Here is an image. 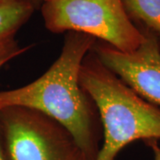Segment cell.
Here are the masks:
<instances>
[{
    "label": "cell",
    "mask_w": 160,
    "mask_h": 160,
    "mask_svg": "<svg viewBox=\"0 0 160 160\" xmlns=\"http://www.w3.org/2000/svg\"><path fill=\"white\" fill-rule=\"evenodd\" d=\"M96 38L66 32L58 59L29 85L0 92V109L21 106L51 117L69 130L89 160H95L103 135L97 108L80 86L81 65Z\"/></svg>",
    "instance_id": "cell-1"
},
{
    "label": "cell",
    "mask_w": 160,
    "mask_h": 160,
    "mask_svg": "<svg viewBox=\"0 0 160 160\" xmlns=\"http://www.w3.org/2000/svg\"><path fill=\"white\" fill-rule=\"evenodd\" d=\"M81 87L97 108L103 143L95 160H116L137 140L160 139V109L139 96L90 51L81 65Z\"/></svg>",
    "instance_id": "cell-2"
},
{
    "label": "cell",
    "mask_w": 160,
    "mask_h": 160,
    "mask_svg": "<svg viewBox=\"0 0 160 160\" xmlns=\"http://www.w3.org/2000/svg\"><path fill=\"white\" fill-rule=\"evenodd\" d=\"M40 10L52 33H84L125 52L136 50L144 38L123 0H43Z\"/></svg>",
    "instance_id": "cell-3"
},
{
    "label": "cell",
    "mask_w": 160,
    "mask_h": 160,
    "mask_svg": "<svg viewBox=\"0 0 160 160\" xmlns=\"http://www.w3.org/2000/svg\"><path fill=\"white\" fill-rule=\"evenodd\" d=\"M0 136L6 160H89L66 127L36 109H0Z\"/></svg>",
    "instance_id": "cell-4"
},
{
    "label": "cell",
    "mask_w": 160,
    "mask_h": 160,
    "mask_svg": "<svg viewBox=\"0 0 160 160\" xmlns=\"http://www.w3.org/2000/svg\"><path fill=\"white\" fill-rule=\"evenodd\" d=\"M141 30L144 38L134 51L121 52L100 40L92 51L139 96L160 107V40L148 30Z\"/></svg>",
    "instance_id": "cell-5"
},
{
    "label": "cell",
    "mask_w": 160,
    "mask_h": 160,
    "mask_svg": "<svg viewBox=\"0 0 160 160\" xmlns=\"http://www.w3.org/2000/svg\"><path fill=\"white\" fill-rule=\"evenodd\" d=\"M36 11L29 0H0V62H9L26 51L16 35Z\"/></svg>",
    "instance_id": "cell-6"
},
{
    "label": "cell",
    "mask_w": 160,
    "mask_h": 160,
    "mask_svg": "<svg viewBox=\"0 0 160 160\" xmlns=\"http://www.w3.org/2000/svg\"><path fill=\"white\" fill-rule=\"evenodd\" d=\"M128 17L160 40V0H123Z\"/></svg>",
    "instance_id": "cell-7"
},
{
    "label": "cell",
    "mask_w": 160,
    "mask_h": 160,
    "mask_svg": "<svg viewBox=\"0 0 160 160\" xmlns=\"http://www.w3.org/2000/svg\"><path fill=\"white\" fill-rule=\"evenodd\" d=\"M145 143L152 150V153L154 156V160H160V146L158 142V140L147 141V142H145Z\"/></svg>",
    "instance_id": "cell-8"
},
{
    "label": "cell",
    "mask_w": 160,
    "mask_h": 160,
    "mask_svg": "<svg viewBox=\"0 0 160 160\" xmlns=\"http://www.w3.org/2000/svg\"><path fill=\"white\" fill-rule=\"evenodd\" d=\"M29 2L35 8V10L40 9V7L43 4V0H29Z\"/></svg>",
    "instance_id": "cell-9"
},
{
    "label": "cell",
    "mask_w": 160,
    "mask_h": 160,
    "mask_svg": "<svg viewBox=\"0 0 160 160\" xmlns=\"http://www.w3.org/2000/svg\"><path fill=\"white\" fill-rule=\"evenodd\" d=\"M0 160H6V158H5V155H4V151H3V148H2L1 136H0Z\"/></svg>",
    "instance_id": "cell-10"
},
{
    "label": "cell",
    "mask_w": 160,
    "mask_h": 160,
    "mask_svg": "<svg viewBox=\"0 0 160 160\" xmlns=\"http://www.w3.org/2000/svg\"><path fill=\"white\" fill-rule=\"evenodd\" d=\"M6 62H0V69H1Z\"/></svg>",
    "instance_id": "cell-11"
}]
</instances>
